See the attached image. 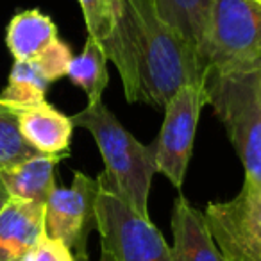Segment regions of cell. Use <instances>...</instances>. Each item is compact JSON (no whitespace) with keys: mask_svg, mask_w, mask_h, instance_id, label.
Segmentation results:
<instances>
[{"mask_svg":"<svg viewBox=\"0 0 261 261\" xmlns=\"http://www.w3.org/2000/svg\"><path fill=\"white\" fill-rule=\"evenodd\" d=\"M130 104L163 109L186 84H204L197 50L161 18L154 0H111V27L100 41Z\"/></svg>","mask_w":261,"mask_h":261,"instance_id":"6da1fadb","label":"cell"},{"mask_svg":"<svg viewBox=\"0 0 261 261\" xmlns=\"http://www.w3.org/2000/svg\"><path fill=\"white\" fill-rule=\"evenodd\" d=\"M72 122L93 136L106 167L100 177L130 210L149 218L150 186L158 174L152 147L130 135L102 100L88 102Z\"/></svg>","mask_w":261,"mask_h":261,"instance_id":"7a4b0ae2","label":"cell"},{"mask_svg":"<svg viewBox=\"0 0 261 261\" xmlns=\"http://www.w3.org/2000/svg\"><path fill=\"white\" fill-rule=\"evenodd\" d=\"M199 63L202 77L261 70V2L211 0Z\"/></svg>","mask_w":261,"mask_h":261,"instance_id":"3957f363","label":"cell"},{"mask_svg":"<svg viewBox=\"0 0 261 261\" xmlns=\"http://www.w3.org/2000/svg\"><path fill=\"white\" fill-rule=\"evenodd\" d=\"M206 104L224 125L245 177L261 186V70L204 75Z\"/></svg>","mask_w":261,"mask_h":261,"instance_id":"277c9868","label":"cell"},{"mask_svg":"<svg viewBox=\"0 0 261 261\" xmlns=\"http://www.w3.org/2000/svg\"><path fill=\"white\" fill-rule=\"evenodd\" d=\"M97 182V231L102 250L115 261H174L172 247L150 218L130 210L100 175Z\"/></svg>","mask_w":261,"mask_h":261,"instance_id":"5b68a950","label":"cell"},{"mask_svg":"<svg viewBox=\"0 0 261 261\" xmlns=\"http://www.w3.org/2000/svg\"><path fill=\"white\" fill-rule=\"evenodd\" d=\"M206 106L204 84L179 88L165 104V116L156 140L150 143L158 174H163L175 188H182L193 154L197 123Z\"/></svg>","mask_w":261,"mask_h":261,"instance_id":"8992f818","label":"cell"},{"mask_svg":"<svg viewBox=\"0 0 261 261\" xmlns=\"http://www.w3.org/2000/svg\"><path fill=\"white\" fill-rule=\"evenodd\" d=\"M204 220L225 261H261V186L245 177L227 202H211Z\"/></svg>","mask_w":261,"mask_h":261,"instance_id":"52a82bcc","label":"cell"},{"mask_svg":"<svg viewBox=\"0 0 261 261\" xmlns=\"http://www.w3.org/2000/svg\"><path fill=\"white\" fill-rule=\"evenodd\" d=\"M97 179L83 172H75L66 188L56 186L45 202V234L63 242L73 256L88 254V236L97 231Z\"/></svg>","mask_w":261,"mask_h":261,"instance_id":"ba28073f","label":"cell"},{"mask_svg":"<svg viewBox=\"0 0 261 261\" xmlns=\"http://www.w3.org/2000/svg\"><path fill=\"white\" fill-rule=\"evenodd\" d=\"M45 234V204L13 199L0 210V261H25Z\"/></svg>","mask_w":261,"mask_h":261,"instance_id":"9c48e42d","label":"cell"},{"mask_svg":"<svg viewBox=\"0 0 261 261\" xmlns=\"http://www.w3.org/2000/svg\"><path fill=\"white\" fill-rule=\"evenodd\" d=\"M13 109L18 115L20 133L33 149L47 156H68L70 140L75 127L72 116L58 111L47 100L29 108Z\"/></svg>","mask_w":261,"mask_h":261,"instance_id":"30bf717a","label":"cell"},{"mask_svg":"<svg viewBox=\"0 0 261 261\" xmlns=\"http://www.w3.org/2000/svg\"><path fill=\"white\" fill-rule=\"evenodd\" d=\"M174 261H225L217 249L204 215L185 197H177L172 211Z\"/></svg>","mask_w":261,"mask_h":261,"instance_id":"8fae6325","label":"cell"},{"mask_svg":"<svg viewBox=\"0 0 261 261\" xmlns=\"http://www.w3.org/2000/svg\"><path fill=\"white\" fill-rule=\"evenodd\" d=\"M56 40H59L58 27L40 9L16 13L6 33V45L15 61H34Z\"/></svg>","mask_w":261,"mask_h":261,"instance_id":"7c38bea8","label":"cell"},{"mask_svg":"<svg viewBox=\"0 0 261 261\" xmlns=\"http://www.w3.org/2000/svg\"><path fill=\"white\" fill-rule=\"evenodd\" d=\"M61 156L38 154L27 161L0 172V181L4 182L9 197L45 204L56 188L54 168Z\"/></svg>","mask_w":261,"mask_h":261,"instance_id":"4fadbf2b","label":"cell"},{"mask_svg":"<svg viewBox=\"0 0 261 261\" xmlns=\"http://www.w3.org/2000/svg\"><path fill=\"white\" fill-rule=\"evenodd\" d=\"M108 63L109 59L102 43L91 36L86 38L83 52L79 56H73L66 75L86 93L88 102L102 100V93L109 83Z\"/></svg>","mask_w":261,"mask_h":261,"instance_id":"5bb4252c","label":"cell"},{"mask_svg":"<svg viewBox=\"0 0 261 261\" xmlns=\"http://www.w3.org/2000/svg\"><path fill=\"white\" fill-rule=\"evenodd\" d=\"M161 18L181 33L197 50L202 43L211 0H154Z\"/></svg>","mask_w":261,"mask_h":261,"instance_id":"9a60e30c","label":"cell"},{"mask_svg":"<svg viewBox=\"0 0 261 261\" xmlns=\"http://www.w3.org/2000/svg\"><path fill=\"white\" fill-rule=\"evenodd\" d=\"M48 79L33 61H15L8 86L0 93V100L11 108H29L45 102Z\"/></svg>","mask_w":261,"mask_h":261,"instance_id":"2e32d148","label":"cell"},{"mask_svg":"<svg viewBox=\"0 0 261 261\" xmlns=\"http://www.w3.org/2000/svg\"><path fill=\"white\" fill-rule=\"evenodd\" d=\"M38 154L40 152L33 149L20 133L16 111L0 100V172Z\"/></svg>","mask_w":261,"mask_h":261,"instance_id":"e0dca14e","label":"cell"},{"mask_svg":"<svg viewBox=\"0 0 261 261\" xmlns=\"http://www.w3.org/2000/svg\"><path fill=\"white\" fill-rule=\"evenodd\" d=\"M73 59L70 47L61 40H56L38 59H34V65L40 68V72L48 79V83L61 79L68 72V66Z\"/></svg>","mask_w":261,"mask_h":261,"instance_id":"ac0fdd59","label":"cell"},{"mask_svg":"<svg viewBox=\"0 0 261 261\" xmlns=\"http://www.w3.org/2000/svg\"><path fill=\"white\" fill-rule=\"evenodd\" d=\"M83 9L88 36L102 41L111 27V0H77Z\"/></svg>","mask_w":261,"mask_h":261,"instance_id":"d6986e66","label":"cell"},{"mask_svg":"<svg viewBox=\"0 0 261 261\" xmlns=\"http://www.w3.org/2000/svg\"><path fill=\"white\" fill-rule=\"evenodd\" d=\"M25 261H75V256L63 242L43 234L27 254Z\"/></svg>","mask_w":261,"mask_h":261,"instance_id":"ffe728a7","label":"cell"},{"mask_svg":"<svg viewBox=\"0 0 261 261\" xmlns=\"http://www.w3.org/2000/svg\"><path fill=\"white\" fill-rule=\"evenodd\" d=\"M75 261H90V259H88V254H79V256H75ZM98 261H115V257H113L111 254H108V252H104V250H102L100 259H98Z\"/></svg>","mask_w":261,"mask_h":261,"instance_id":"44dd1931","label":"cell"},{"mask_svg":"<svg viewBox=\"0 0 261 261\" xmlns=\"http://www.w3.org/2000/svg\"><path fill=\"white\" fill-rule=\"evenodd\" d=\"M9 200V193H8V190H6V186H4V182L0 181V210L4 207V204Z\"/></svg>","mask_w":261,"mask_h":261,"instance_id":"7402d4cb","label":"cell"},{"mask_svg":"<svg viewBox=\"0 0 261 261\" xmlns=\"http://www.w3.org/2000/svg\"><path fill=\"white\" fill-rule=\"evenodd\" d=\"M257 2H261V0H257Z\"/></svg>","mask_w":261,"mask_h":261,"instance_id":"603a6c76","label":"cell"}]
</instances>
